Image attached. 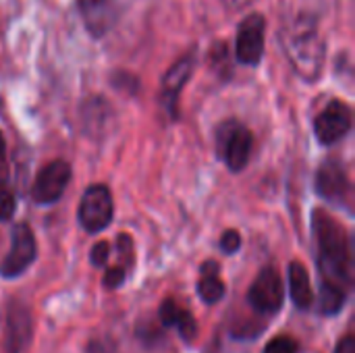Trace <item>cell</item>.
Returning a JSON list of instances; mask_svg holds the SVG:
<instances>
[{"label":"cell","mask_w":355,"mask_h":353,"mask_svg":"<svg viewBox=\"0 0 355 353\" xmlns=\"http://www.w3.org/2000/svg\"><path fill=\"white\" fill-rule=\"evenodd\" d=\"M110 256V246L106 241H98L92 252H89V262L96 266V268H104L106 266V260Z\"/></svg>","instance_id":"obj_21"},{"label":"cell","mask_w":355,"mask_h":353,"mask_svg":"<svg viewBox=\"0 0 355 353\" xmlns=\"http://www.w3.org/2000/svg\"><path fill=\"white\" fill-rule=\"evenodd\" d=\"M279 40L293 71L302 79L312 83L322 75L327 44L318 27V17L314 12H287L279 29Z\"/></svg>","instance_id":"obj_1"},{"label":"cell","mask_w":355,"mask_h":353,"mask_svg":"<svg viewBox=\"0 0 355 353\" xmlns=\"http://www.w3.org/2000/svg\"><path fill=\"white\" fill-rule=\"evenodd\" d=\"M198 295L206 304H216L225 295V283L218 279V275H202L198 283Z\"/></svg>","instance_id":"obj_15"},{"label":"cell","mask_w":355,"mask_h":353,"mask_svg":"<svg viewBox=\"0 0 355 353\" xmlns=\"http://www.w3.org/2000/svg\"><path fill=\"white\" fill-rule=\"evenodd\" d=\"M193 69H196V52H187L175 64H171V69L164 73L162 85H160V100L171 112H175L177 100H179L185 83L189 81Z\"/></svg>","instance_id":"obj_11"},{"label":"cell","mask_w":355,"mask_h":353,"mask_svg":"<svg viewBox=\"0 0 355 353\" xmlns=\"http://www.w3.org/2000/svg\"><path fill=\"white\" fill-rule=\"evenodd\" d=\"M216 148H218V156L227 162L231 171H241L245 169L252 156L254 135L245 125L237 121H227L218 127Z\"/></svg>","instance_id":"obj_3"},{"label":"cell","mask_w":355,"mask_h":353,"mask_svg":"<svg viewBox=\"0 0 355 353\" xmlns=\"http://www.w3.org/2000/svg\"><path fill=\"white\" fill-rule=\"evenodd\" d=\"M289 291L297 308L306 310L312 306V285H310L308 270L304 268L302 262L289 264Z\"/></svg>","instance_id":"obj_14"},{"label":"cell","mask_w":355,"mask_h":353,"mask_svg":"<svg viewBox=\"0 0 355 353\" xmlns=\"http://www.w3.org/2000/svg\"><path fill=\"white\" fill-rule=\"evenodd\" d=\"M183 308L175 302V300H166L162 306H160V320L164 327H175L179 316H181Z\"/></svg>","instance_id":"obj_17"},{"label":"cell","mask_w":355,"mask_h":353,"mask_svg":"<svg viewBox=\"0 0 355 353\" xmlns=\"http://www.w3.org/2000/svg\"><path fill=\"white\" fill-rule=\"evenodd\" d=\"M71 181V166L64 160H52L48 162L35 177L33 189H31V198L35 204H52L56 202L67 185Z\"/></svg>","instance_id":"obj_10"},{"label":"cell","mask_w":355,"mask_h":353,"mask_svg":"<svg viewBox=\"0 0 355 353\" xmlns=\"http://www.w3.org/2000/svg\"><path fill=\"white\" fill-rule=\"evenodd\" d=\"M335 353H355V337H345L339 345H337V350Z\"/></svg>","instance_id":"obj_24"},{"label":"cell","mask_w":355,"mask_h":353,"mask_svg":"<svg viewBox=\"0 0 355 353\" xmlns=\"http://www.w3.org/2000/svg\"><path fill=\"white\" fill-rule=\"evenodd\" d=\"M266 19L260 12H250L241 19L235 37V56L245 67H256L264 56Z\"/></svg>","instance_id":"obj_4"},{"label":"cell","mask_w":355,"mask_h":353,"mask_svg":"<svg viewBox=\"0 0 355 353\" xmlns=\"http://www.w3.org/2000/svg\"><path fill=\"white\" fill-rule=\"evenodd\" d=\"M312 231L322 285H331L347 293L352 285V250L345 227L329 212L314 210Z\"/></svg>","instance_id":"obj_2"},{"label":"cell","mask_w":355,"mask_h":353,"mask_svg":"<svg viewBox=\"0 0 355 353\" xmlns=\"http://www.w3.org/2000/svg\"><path fill=\"white\" fill-rule=\"evenodd\" d=\"M352 129V108L343 100H331L314 121V131L320 144L331 146L345 137Z\"/></svg>","instance_id":"obj_9"},{"label":"cell","mask_w":355,"mask_h":353,"mask_svg":"<svg viewBox=\"0 0 355 353\" xmlns=\"http://www.w3.org/2000/svg\"><path fill=\"white\" fill-rule=\"evenodd\" d=\"M35 256H37V248H35L33 231L25 223L17 225L12 229V237H10V252L2 262V277L15 279V277L23 275L31 266Z\"/></svg>","instance_id":"obj_8"},{"label":"cell","mask_w":355,"mask_h":353,"mask_svg":"<svg viewBox=\"0 0 355 353\" xmlns=\"http://www.w3.org/2000/svg\"><path fill=\"white\" fill-rule=\"evenodd\" d=\"M175 327H177V331L181 333V337H183L185 341H191V339H196V335H198V325H196L193 316H191L187 310L181 312V316H179V320H177Z\"/></svg>","instance_id":"obj_18"},{"label":"cell","mask_w":355,"mask_h":353,"mask_svg":"<svg viewBox=\"0 0 355 353\" xmlns=\"http://www.w3.org/2000/svg\"><path fill=\"white\" fill-rule=\"evenodd\" d=\"M239 246H241V235H239L237 231L229 229V231L223 233V237H220V248H223L225 254H235V252L239 250Z\"/></svg>","instance_id":"obj_22"},{"label":"cell","mask_w":355,"mask_h":353,"mask_svg":"<svg viewBox=\"0 0 355 353\" xmlns=\"http://www.w3.org/2000/svg\"><path fill=\"white\" fill-rule=\"evenodd\" d=\"M112 221V196L106 185H92L79 202V223L87 233L104 231Z\"/></svg>","instance_id":"obj_5"},{"label":"cell","mask_w":355,"mask_h":353,"mask_svg":"<svg viewBox=\"0 0 355 353\" xmlns=\"http://www.w3.org/2000/svg\"><path fill=\"white\" fill-rule=\"evenodd\" d=\"M316 187H318L320 196H324L327 200L337 202V204L347 202L349 193H352L349 179H347L345 171L341 169V164H337V162H327L320 166L318 177H316Z\"/></svg>","instance_id":"obj_13"},{"label":"cell","mask_w":355,"mask_h":353,"mask_svg":"<svg viewBox=\"0 0 355 353\" xmlns=\"http://www.w3.org/2000/svg\"><path fill=\"white\" fill-rule=\"evenodd\" d=\"M123 281H125V268L123 266H112L104 275V287L106 289H116L123 285Z\"/></svg>","instance_id":"obj_23"},{"label":"cell","mask_w":355,"mask_h":353,"mask_svg":"<svg viewBox=\"0 0 355 353\" xmlns=\"http://www.w3.org/2000/svg\"><path fill=\"white\" fill-rule=\"evenodd\" d=\"M4 322V347L6 353H21L31 339V314L27 306L12 302L6 310Z\"/></svg>","instance_id":"obj_12"},{"label":"cell","mask_w":355,"mask_h":353,"mask_svg":"<svg viewBox=\"0 0 355 353\" xmlns=\"http://www.w3.org/2000/svg\"><path fill=\"white\" fill-rule=\"evenodd\" d=\"M254 0H225V6L229 8V10H241V8H245L248 4H252Z\"/></svg>","instance_id":"obj_25"},{"label":"cell","mask_w":355,"mask_h":353,"mask_svg":"<svg viewBox=\"0 0 355 353\" xmlns=\"http://www.w3.org/2000/svg\"><path fill=\"white\" fill-rule=\"evenodd\" d=\"M127 2L129 0H77V8L85 29L94 37H102L114 27Z\"/></svg>","instance_id":"obj_6"},{"label":"cell","mask_w":355,"mask_h":353,"mask_svg":"<svg viewBox=\"0 0 355 353\" xmlns=\"http://www.w3.org/2000/svg\"><path fill=\"white\" fill-rule=\"evenodd\" d=\"M345 291L331 287V285H320V312L322 314H337L343 304H345Z\"/></svg>","instance_id":"obj_16"},{"label":"cell","mask_w":355,"mask_h":353,"mask_svg":"<svg viewBox=\"0 0 355 353\" xmlns=\"http://www.w3.org/2000/svg\"><path fill=\"white\" fill-rule=\"evenodd\" d=\"M4 158V139H2V133H0V160Z\"/></svg>","instance_id":"obj_27"},{"label":"cell","mask_w":355,"mask_h":353,"mask_svg":"<svg viewBox=\"0 0 355 353\" xmlns=\"http://www.w3.org/2000/svg\"><path fill=\"white\" fill-rule=\"evenodd\" d=\"M264 353H297V343L291 337H277L266 345Z\"/></svg>","instance_id":"obj_20"},{"label":"cell","mask_w":355,"mask_h":353,"mask_svg":"<svg viewBox=\"0 0 355 353\" xmlns=\"http://www.w3.org/2000/svg\"><path fill=\"white\" fill-rule=\"evenodd\" d=\"M202 275H218V264L216 262H206L204 266H202Z\"/></svg>","instance_id":"obj_26"},{"label":"cell","mask_w":355,"mask_h":353,"mask_svg":"<svg viewBox=\"0 0 355 353\" xmlns=\"http://www.w3.org/2000/svg\"><path fill=\"white\" fill-rule=\"evenodd\" d=\"M17 210V202H15V196L8 187L0 185V221H8L12 218Z\"/></svg>","instance_id":"obj_19"},{"label":"cell","mask_w":355,"mask_h":353,"mask_svg":"<svg viewBox=\"0 0 355 353\" xmlns=\"http://www.w3.org/2000/svg\"><path fill=\"white\" fill-rule=\"evenodd\" d=\"M285 300V289L277 268L266 266L254 281L248 293V302L260 314H275L281 310Z\"/></svg>","instance_id":"obj_7"}]
</instances>
